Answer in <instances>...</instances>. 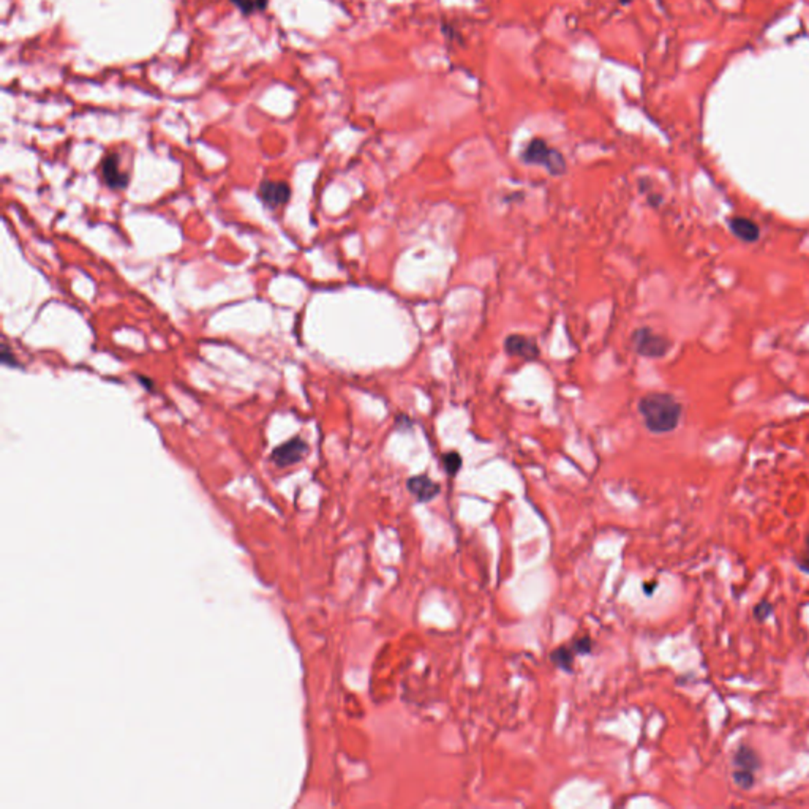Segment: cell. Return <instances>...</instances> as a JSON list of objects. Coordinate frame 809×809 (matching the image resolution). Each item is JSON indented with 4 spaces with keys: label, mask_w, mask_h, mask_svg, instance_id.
I'll list each match as a JSON object with an SVG mask.
<instances>
[{
    "label": "cell",
    "mask_w": 809,
    "mask_h": 809,
    "mask_svg": "<svg viewBox=\"0 0 809 809\" xmlns=\"http://www.w3.org/2000/svg\"><path fill=\"white\" fill-rule=\"evenodd\" d=\"M523 160L532 165L544 166L554 176H561L566 173V162L558 150L550 147L544 139L536 138L527 146L523 152Z\"/></svg>",
    "instance_id": "obj_2"
},
{
    "label": "cell",
    "mask_w": 809,
    "mask_h": 809,
    "mask_svg": "<svg viewBox=\"0 0 809 809\" xmlns=\"http://www.w3.org/2000/svg\"><path fill=\"white\" fill-rule=\"evenodd\" d=\"M574 650H576V653L581 654L589 653V650H592V641H589V637L578 639V641L574 643Z\"/></svg>",
    "instance_id": "obj_15"
},
{
    "label": "cell",
    "mask_w": 809,
    "mask_h": 809,
    "mask_svg": "<svg viewBox=\"0 0 809 809\" xmlns=\"http://www.w3.org/2000/svg\"><path fill=\"white\" fill-rule=\"evenodd\" d=\"M798 565L801 566V569H805V571L809 572V536L806 538V547H805V552H803L801 560L798 561Z\"/></svg>",
    "instance_id": "obj_16"
},
{
    "label": "cell",
    "mask_w": 809,
    "mask_h": 809,
    "mask_svg": "<svg viewBox=\"0 0 809 809\" xmlns=\"http://www.w3.org/2000/svg\"><path fill=\"white\" fill-rule=\"evenodd\" d=\"M770 614H772V604H768L767 601H763V603L759 604L756 607V610H754V615H756V618L761 620V621H763L765 618H767V616Z\"/></svg>",
    "instance_id": "obj_14"
},
{
    "label": "cell",
    "mask_w": 809,
    "mask_h": 809,
    "mask_svg": "<svg viewBox=\"0 0 809 809\" xmlns=\"http://www.w3.org/2000/svg\"><path fill=\"white\" fill-rule=\"evenodd\" d=\"M101 174L103 180L114 190H120L127 187L128 176L120 171V162L116 154L108 155L101 163Z\"/></svg>",
    "instance_id": "obj_7"
},
{
    "label": "cell",
    "mask_w": 809,
    "mask_h": 809,
    "mask_svg": "<svg viewBox=\"0 0 809 809\" xmlns=\"http://www.w3.org/2000/svg\"><path fill=\"white\" fill-rule=\"evenodd\" d=\"M260 196L271 209H277L285 204L291 196V190H289L285 182H272V180H264L260 187Z\"/></svg>",
    "instance_id": "obj_6"
},
{
    "label": "cell",
    "mask_w": 809,
    "mask_h": 809,
    "mask_svg": "<svg viewBox=\"0 0 809 809\" xmlns=\"http://www.w3.org/2000/svg\"><path fill=\"white\" fill-rule=\"evenodd\" d=\"M639 411L653 433H669L679 427L681 419V404L669 393H648L639 403Z\"/></svg>",
    "instance_id": "obj_1"
},
{
    "label": "cell",
    "mask_w": 809,
    "mask_h": 809,
    "mask_svg": "<svg viewBox=\"0 0 809 809\" xmlns=\"http://www.w3.org/2000/svg\"><path fill=\"white\" fill-rule=\"evenodd\" d=\"M442 463H445V468L447 474H451V476H456L458 469L462 467V458L458 456L457 452H449L446 454L445 457H442Z\"/></svg>",
    "instance_id": "obj_13"
},
{
    "label": "cell",
    "mask_w": 809,
    "mask_h": 809,
    "mask_svg": "<svg viewBox=\"0 0 809 809\" xmlns=\"http://www.w3.org/2000/svg\"><path fill=\"white\" fill-rule=\"evenodd\" d=\"M305 452H307V445H305L300 438H294L285 442V445L278 446L277 449L272 452V460L282 468L289 467V465H294L302 460Z\"/></svg>",
    "instance_id": "obj_5"
},
{
    "label": "cell",
    "mask_w": 809,
    "mask_h": 809,
    "mask_svg": "<svg viewBox=\"0 0 809 809\" xmlns=\"http://www.w3.org/2000/svg\"><path fill=\"white\" fill-rule=\"evenodd\" d=\"M236 7L242 12V14L248 16L256 10H262L267 7V0H231Z\"/></svg>",
    "instance_id": "obj_12"
},
{
    "label": "cell",
    "mask_w": 809,
    "mask_h": 809,
    "mask_svg": "<svg viewBox=\"0 0 809 809\" xmlns=\"http://www.w3.org/2000/svg\"><path fill=\"white\" fill-rule=\"evenodd\" d=\"M408 490L416 496L419 501H431L438 495L440 485L435 484L433 480L427 476H414L408 479Z\"/></svg>",
    "instance_id": "obj_10"
},
{
    "label": "cell",
    "mask_w": 809,
    "mask_h": 809,
    "mask_svg": "<svg viewBox=\"0 0 809 809\" xmlns=\"http://www.w3.org/2000/svg\"><path fill=\"white\" fill-rule=\"evenodd\" d=\"M632 343L636 351L643 358L659 359L664 358L670 349V340L661 333H656L650 327H641L634 332Z\"/></svg>",
    "instance_id": "obj_3"
},
{
    "label": "cell",
    "mask_w": 809,
    "mask_h": 809,
    "mask_svg": "<svg viewBox=\"0 0 809 809\" xmlns=\"http://www.w3.org/2000/svg\"><path fill=\"white\" fill-rule=\"evenodd\" d=\"M631 0H620V3H630Z\"/></svg>",
    "instance_id": "obj_17"
},
{
    "label": "cell",
    "mask_w": 809,
    "mask_h": 809,
    "mask_svg": "<svg viewBox=\"0 0 809 809\" xmlns=\"http://www.w3.org/2000/svg\"><path fill=\"white\" fill-rule=\"evenodd\" d=\"M729 226L730 231L734 233V236L743 240V242L751 244L756 242V240L761 237V229H759V226L751 220V218L734 217L730 218Z\"/></svg>",
    "instance_id": "obj_9"
},
{
    "label": "cell",
    "mask_w": 809,
    "mask_h": 809,
    "mask_svg": "<svg viewBox=\"0 0 809 809\" xmlns=\"http://www.w3.org/2000/svg\"><path fill=\"white\" fill-rule=\"evenodd\" d=\"M550 659L554 661V664L558 665L560 669L571 670V665H572V652L571 650H567L565 647L555 650V652L550 654Z\"/></svg>",
    "instance_id": "obj_11"
},
{
    "label": "cell",
    "mask_w": 809,
    "mask_h": 809,
    "mask_svg": "<svg viewBox=\"0 0 809 809\" xmlns=\"http://www.w3.org/2000/svg\"><path fill=\"white\" fill-rule=\"evenodd\" d=\"M506 353L511 356L522 358L527 360H534L539 356V349L534 345V342L529 340L527 337L522 335H509L505 342Z\"/></svg>",
    "instance_id": "obj_8"
},
{
    "label": "cell",
    "mask_w": 809,
    "mask_h": 809,
    "mask_svg": "<svg viewBox=\"0 0 809 809\" xmlns=\"http://www.w3.org/2000/svg\"><path fill=\"white\" fill-rule=\"evenodd\" d=\"M759 757L751 748L740 746L734 756V781L741 789H751L754 773L759 768Z\"/></svg>",
    "instance_id": "obj_4"
}]
</instances>
